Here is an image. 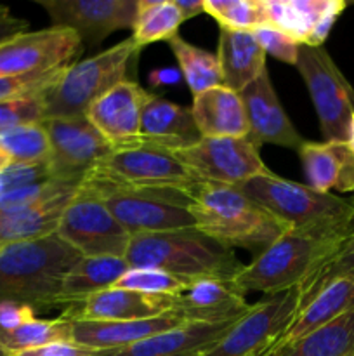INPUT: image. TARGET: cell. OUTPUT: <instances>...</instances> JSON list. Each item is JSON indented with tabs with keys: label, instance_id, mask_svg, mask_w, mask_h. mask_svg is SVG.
Returning a JSON list of instances; mask_svg holds the SVG:
<instances>
[{
	"label": "cell",
	"instance_id": "obj_28",
	"mask_svg": "<svg viewBox=\"0 0 354 356\" xmlns=\"http://www.w3.org/2000/svg\"><path fill=\"white\" fill-rule=\"evenodd\" d=\"M127 271L128 264L124 257H80L62 278L59 308L65 312L97 292L111 289Z\"/></svg>",
	"mask_w": 354,
	"mask_h": 356
},
{
	"label": "cell",
	"instance_id": "obj_31",
	"mask_svg": "<svg viewBox=\"0 0 354 356\" xmlns=\"http://www.w3.org/2000/svg\"><path fill=\"white\" fill-rule=\"evenodd\" d=\"M184 17L174 0H137L132 40L137 49L179 35Z\"/></svg>",
	"mask_w": 354,
	"mask_h": 356
},
{
	"label": "cell",
	"instance_id": "obj_42",
	"mask_svg": "<svg viewBox=\"0 0 354 356\" xmlns=\"http://www.w3.org/2000/svg\"><path fill=\"white\" fill-rule=\"evenodd\" d=\"M10 356H94V351L85 346H80L73 341H65V343H52L47 346L21 351V353Z\"/></svg>",
	"mask_w": 354,
	"mask_h": 356
},
{
	"label": "cell",
	"instance_id": "obj_21",
	"mask_svg": "<svg viewBox=\"0 0 354 356\" xmlns=\"http://www.w3.org/2000/svg\"><path fill=\"white\" fill-rule=\"evenodd\" d=\"M235 322L184 323L130 346L94 351V356H203L229 332Z\"/></svg>",
	"mask_w": 354,
	"mask_h": 356
},
{
	"label": "cell",
	"instance_id": "obj_37",
	"mask_svg": "<svg viewBox=\"0 0 354 356\" xmlns=\"http://www.w3.org/2000/svg\"><path fill=\"white\" fill-rule=\"evenodd\" d=\"M187 282L174 277L162 270H153V268H128L127 273L113 285L115 289H125V291L141 292L148 296H169L177 298L184 289L187 287Z\"/></svg>",
	"mask_w": 354,
	"mask_h": 356
},
{
	"label": "cell",
	"instance_id": "obj_35",
	"mask_svg": "<svg viewBox=\"0 0 354 356\" xmlns=\"http://www.w3.org/2000/svg\"><path fill=\"white\" fill-rule=\"evenodd\" d=\"M351 202L354 205V198ZM340 278H353L354 280V229L340 243L339 249L325 263L319 264L314 273L304 284L298 285V292H301V308L298 309L311 302V299L316 298L326 285L340 280Z\"/></svg>",
	"mask_w": 354,
	"mask_h": 356
},
{
	"label": "cell",
	"instance_id": "obj_50",
	"mask_svg": "<svg viewBox=\"0 0 354 356\" xmlns=\"http://www.w3.org/2000/svg\"><path fill=\"white\" fill-rule=\"evenodd\" d=\"M0 250H2V245H0Z\"/></svg>",
	"mask_w": 354,
	"mask_h": 356
},
{
	"label": "cell",
	"instance_id": "obj_22",
	"mask_svg": "<svg viewBox=\"0 0 354 356\" xmlns=\"http://www.w3.org/2000/svg\"><path fill=\"white\" fill-rule=\"evenodd\" d=\"M73 323V343L92 351L117 350L142 339L187 323L179 313L169 312L153 318L125 320V322H78Z\"/></svg>",
	"mask_w": 354,
	"mask_h": 356
},
{
	"label": "cell",
	"instance_id": "obj_23",
	"mask_svg": "<svg viewBox=\"0 0 354 356\" xmlns=\"http://www.w3.org/2000/svg\"><path fill=\"white\" fill-rule=\"evenodd\" d=\"M307 186L330 193H354V152L347 141H304L297 149Z\"/></svg>",
	"mask_w": 354,
	"mask_h": 356
},
{
	"label": "cell",
	"instance_id": "obj_34",
	"mask_svg": "<svg viewBox=\"0 0 354 356\" xmlns=\"http://www.w3.org/2000/svg\"><path fill=\"white\" fill-rule=\"evenodd\" d=\"M0 149L12 163H44L51 156V143L42 124L19 125L0 132Z\"/></svg>",
	"mask_w": 354,
	"mask_h": 356
},
{
	"label": "cell",
	"instance_id": "obj_36",
	"mask_svg": "<svg viewBox=\"0 0 354 356\" xmlns=\"http://www.w3.org/2000/svg\"><path fill=\"white\" fill-rule=\"evenodd\" d=\"M203 13L226 30L253 31L267 24L264 0H205Z\"/></svg>",
	"mask_w": 354,
	"mask_h": 356
},
{
	"label": "cell",
	"instance_id": "obj_19",
	"mask_svg": "<svg viewBox=\"0 0 354 356\" xmlns=\"http://www.w3.org/2000/svg\"><path fill=\"white\" fill-rule=\"evenodd\" d=\"M174 299L169 296H148L125 289H106L90 296L80 305L69 306L61 316L78 322H125L142 320L174 312Z\"/></svg>",
	"mask_w": 354,
	"mask_h": 356
},
{
	"label": "cell",
	"instance_id": "obj_45",
	"mask_svg": "<svg viewBox=\"0 0 354 356\" xmlns=\"http://www.w3.org/2000/svg\"><path fill=\"white\" fill-rule=\"evenodd\" d=\"M149 83L155 87H169V86H177L183 79V73L180 70L174 68V66H165V68H156L149 73Z\"/></svg>",
	"mask_w": 354,
	"mask_h": 356
},
{
	"label": "cell",
	"instance_id": "obj_27",
	"mask_svg": "<svg viewBox=\"0 0 354 356\" xmlns=\"http://www.w3.org/2000/svg\"><path fill=\"white\" fill-rule=\"evenodd\" d=\"M217 59L221 65L222 86L238 94L266 70V52L252 31L221 28Z\"/></svg>",
	"mask_w": 354,
	"mask_h": 356
},
{
	"label": "cell",
	"instance_id": "obj_12",
	"mask_svg": "<svg viewBox=\"0 0 354 356\" xmlns=\"http://www.w3.org/2000/svg\"><path fill=\"white\" fill-rule=\"evenodd\" d=\"M174 155L200 183L238 188L259 174L269 172L259 148L246 138H201L196 145Z\"/></svg>",
	"mask_w": 354,
	"mask_h": 356
},
{
	"label": "cell",
	"instance_id": "obj_26",
	"mask_svg": "<svg viewBox=\"0 0 354 356\" xmlns=\"http://www.w3.org/2000/svg\"><path fill=\"white\" fill-rule=\"evenodd\" d=\"M80 186L66 190L42 204L14 212H0V245L31 242L56 235L62 212L75 198Z\"/></svg>",
	"mask_w": 354,
	"mask_h": 356
},
{
	"label": "cell",
	"instance_id": "obj_14",
	"mask_svg": "<svg viewBox=\"0 0 354 356\" xmlns=\"http://www.w3.org/2000/svg\"><path fill=\"white\" fill-rule=\"evenodd\" d=\"M78 52H82V40L69 28L24 31L0 44V76L62 68Z\"/></svg>",
	"mask_w": 354,
	"mask_h": 356
},
{
	"label": "cell",
	"instance_id": "obj_5",
	"mask_svg": "<svg viewBox=\"0 0 354 356\" xmlns=\"http://www.w3.org/2000/svg\"><path fill=\"white\" fill-rule=\"evenodd\" d=\"M344 236L326 232L287 229L276 242L243 266L233 285L243 296L262 292L271 296L304 284L344 242Z\"/></svg>",
	"mask_w": 354,
	"mask_h": 356
},
{
	"label": "cell",
	"instance_id": "obj_38",
	"mask_svg": "<svg viewBox=\"0 0 354 356\" xmlns=\"http://www.w3.org/2000/svg\"><path fill=\"white\" fill-rule=\"evenodd\" d=\"M62 68L49 70L44 73H26V75L0 76V101L19 99V97L44 96L62 75Z\"/></svg>",
	"mask_w": 354,
	"mask_h": 356
},
{
	"label": "cell",
	"instance_id": "obj_40",
	"mask_svg": "<svg viewBox=\"0 0 354 356\" xmlns=\"http://www.w3.org/2000/svg\"><path fill=\"white\" fill-rule=\"evenodd\" d=\"M252 33L266 54L273 56L274 59H278L281 63H287V65H297L301 45L290 35L271 26V24H262V26L255 28Z\"/></svg>",
	"mask_w": 354,
	"mask_h": 356
},
{
	"label": "cell",
	"instance_id": "obj_48",
	"mask_svg": "<svg viewBox=\"0 0 354 356\" xmlns=\"http://www.w3.org/2000/svg\"><path fill=\"white\" fill-rule=\"evenodd\" d=\"M347 143H349V146H351V148H353V152H354V115H353V118H351L349 138H347Z\"/></svg>",
	"mask_w": 354,
	"mask_h": 356
},
{
	"label": "cell",
	"instance_id": "obj_46",
	"mask_svg": "<svg viewBox=\"0 0 354 356\" xmlns=\"http://www.w3.org/2000/svg\"><path fill=\"white\" fill-rule=\"evenodd\" d=\"M174 2H176L177 9L180 10V14H183L184 21L191 19V17L203 13L205 0H174Z\"/></svg>",
	"mask_w": 354,
	"mask_h": 356
},
{
	"label": "cell",
	"instance_id": "obj_1",
	"mask_svg": "<svg viewBox=\"0 0 354 356\" xmlns=\"http://www.w3.org/2000/svg\"><path fill=\"white\" fill-rule=\"evenodd\" d=\"M187 197L194 228L228 249L260 254L290 229L235 186L196 183Z\"/></svg>",
	"mask_w": 354,
	"mask_h": 356
},
{
	"label": "cell",
	"instance_id": "obj_11",
	"mask_svg": "<svg viewBox=\"0 0 354 356\" xmlns=\"http://www.w3.org/2000/svg\"><path fill=\"white\" fill-rule=\"evenodd\" d=\"M56 236L82 257H125L132 238L103 200L82 184L62 212Z\"/></svg>",
	"mask_w": 354,
	"mask_h": 356
},
{
	"label": "cell",
	"instance_id": "obj_18",
	"mask_svg": "<svg viewBox=\"0 0 354 356\" xmlns=\"http://www.w3.org/2000/svg\"><path fill=\"white\" fill-rule=\"evenodd\" d=\"M267 24L290 35L298 45L323 47L347 7L344 0H264Z\"/></svg>",
	"mask_w": 354,
	"mask_h": 356
},
{
	"label": "cell",
	"instance_id": "obj_44",
	"mask_svg": "<svg viewBox=\"0 0 354 356\" xmlns=\"http://www.w3.org/2000/svg\"><path fill=\"white\" fill-rule=\"evenodd\" d=\"M28 28V21L10 16V10L6 6H0V44L16 35L24 33Z\"/></svg>",
	"mask_w": 354,
	"mask_h": 356
},
{
	"label": "cell",
	"instance_id": "obj_16",
	"mask_svg": "<svg viewBox=\"0 0 354 356\" xmlns=\"http://www.w3.org/2000/svg\"><path fill=\"white\" fill-rule=\"evenodd\" d=\"M153 94L134 80H124L87 110V120L103 134L113 149L139 145L141 120Z\"/></svg>",
	"mask_w": 354,
	"mask_h": 356
},
{
	"label": "cell",
	"instance_id": "obj_15",
	"mask_svg": "<svg viewBox=\"0 0 354 356\" xmlns=\"http://www.w3.org/2000/svg\"><path fill=\"white\" fill-rule=\"evenodd\" d=\"M52 26L69 28L89 49L118 30H132L137 0H38Z\"/></svg>",
	"mask_w": 354,
	"mask_h": 356
},
{
	"label": "cell",
	"instance_id": "obj_9",
	"mask_svg": "<svg viewBox=\"0 0 354 356\" xmlns=\"http://www.w3.org/2000/svg\"><path fill=\"white\" fill-rule=\"evenodd\" d=\"M301 308L298 287L266 296L203 356H273Z\"/></svg>",
	"mask_w": 354,
	"mask_h": 356
},
{
	"label": "cell",
	"instance_id": "obj_6",
	"mask_svg": "<svg viewBox=\"0 0 354 356\" xmlns=\"http://www.w3.org/2000/svg\"><path fill=\"white\" fill-rule=\"evenodd\" d=\"M141 49L130 37L96 56L68 65L58 82L42 96L45 118L85 117L94 101L128 80V68Z\"/></svg>",
	"mask_w": 354,
	"mask_h": 356
},
{
	"label": "cell",
	"instance_id": "obj_47",
	"mask_svg": "<svg viewBox=\"0 0 354 356\" xmlns=\"http://www.w3.org/2000/svg\"><path fill=\"white\" fill-rule=\"evenodd\" d=\"M10 163H12V162H10L9 156H7L6 153H3L2 149H0V172H2L3 169H7V167H9Z\"/></svg>",
	"mask_w": 354,
	"mask_h": 356
},
{
	"label": "cell",
	"instance_id": "obj_13",
	"mask_svg": "<svg viewBox=\"0 0 354 356\" xmlns=\"http://www.w3.org/2000/svg\"><path fill=\"white\" fill-rule=\"evenodd\" d=\"M42 125L51 143L49 169L54 179L83 181L97 163L113 153V146L87 117L45 118Z\"/></svg>",
	"mask_w": 354,
	"mask_h": 356
},
{
	"label": "cell",
	"instance_id": "obj_25",
	"mask_svg": "<svg viewBox=\"0 0 354 356\" xmlns=\"http://www.w3.org/2000/svg\"><path fill=\"white\" fill-rule=\"evenodd\" d=\"M201 138H246L248 120L238 92L217 86L198 94L191 106Z\"/></svg>",
	"mask_w": 354,
	"mask_h": 356
},
{
	"label": "cell",
	"instance_id": "obj_3",
	"mask_svg": "<svg viewBox=\"0 0 354 356\" xmlns=\"http://www.w3.org/2000/svg\"><path fill=\"white\" fill-rule=\"evenodd\" d=\"M80 257L56 235L3 245L0 250V305L17 302L37 313L59 308L62 278Z\"/></svg>",
	"mask_w": 354,
	"mask_h": 356
},
{
	"label": "cell",
	"instance_id": "obj_2",
	"mask_svg": "<svg viewBox=\"0 0 354 356\" xmlns=\"http://www.w3.org/2000/svg\"><path fill=\"white\" fill-rule=\"evenodd\" d=\"M124 259L128 268L162 270L187 284L205 278L231 282L245 266L235 250L196 228L134 235Z\"/></svg>",
	"mask_w": 354,
	"mask_h": 356
},
{
	"label": "cell",
	"instance_id": "obj_17",
	"mask_svg": "<svg viewBox=\"0 0 354 356\" xmlns=\"http://www.w3.org/2000/svg\"><path fill=\"white\" fill-rule=\"evenodd\" d=\"M248 120V139L259 148L262 145H276L298 149L305 141L281 106L278 94L271 83L267 68L239 92Z\"/></svg>",
	"mask_w": 354,
	"mask_h": 356
},
{
	"label": "cell",
	"instance_id": "obj_49",
	"mask_svg": "<svg viewBox=\"0 0 354 356\" xmlns=\"http://www.w3.org/2000/svg\"><path fill=\"white\" fill-rule=\"evenodd\" d=\"M0 356H9V355H7V353H6V351H3V350H2V348H0Z\"/></svg>",
	"mask_w": 354,
	"mask_h": 356
},
{
	"label": "cell",
	"instance_id": "obj_8",
	"mask_svg": "<svg viewBox=\"0 0 354 356\" xmlns=\"http://www.w3.org/2000/svg\"><path fill=\"white\" fill-rule=\"evenodd\" d=\"M83 183L101 188L144 190V188H183L200 183L169 149L151 145L113 149L97 163Z\"/></svg>",
	"mask_w": 354,
	"mask_h": 356
},
{
	"label": "cell",
	"instance_id": "obj_10",
	"mask_svg": "<svg viewBox=\"0 0 354 356\" xmlns=\"http://www.w3.org/2000/svg\"><path fill=\"white\" fill-rule=\"evenodd\" d=\"M298 73L307 86L325 141H347L354 115V89L325 47L301 45Z\"/></svg>",
	"mask_w": 354,
	"mask_h": 356
},
{
	"label": "cell",
	"instance_id": "obj_4",
	"mask_svg": "<svg viewBox=\"0 0 354 356\" xmlns=\"http://www.w3.org/2000/svg\"><path fill=\"white\" fill-rule=\"evenodd\" d=\"M290 229L326 232L344 238L354 229V205L332 193H321L269 170L238 186Z\"/></svg>",
	"mask_w": 354,
	"mask_h": 356
},
{
	"label": "cell",
	"instance_id": "obj_41",
	"mask_svg": "<svg viewBox=\"0 0 354 356\" xmlns=\"http://www.w3.org/2000/svg\"><path fill=\"white\" fill-rule=\"evenodd\" d=\"M54 179L49 169V162L44 163H10L0 172V197L30 184L45 183Z\"/></svg>",
	"mask_w": 354,
	"mask_h": 356
},
{
	"label": "cell",
	"instance_id": "obj_39",
	"mask_svg": "<svg viewBox=\"0 0 354 356\" xmlns=\"http://www.w3.org/2000/svg\"><path fill=\"white\" fill-rule=\"evenodd\" d=\"M44 120L45 108L42 96L0 101V132L19 125L42 124Z\"/></svg>",
	"mask_w": 354,
	"mask_h": 356
},
{
	"label": "cell",
	"instance_id": "obj_24",
	"mask_svg": "<svg viewBox=\"0 0 354 356\" xmlns=\"http://www.w3.org/2000/svg\"><path fill=\"white\" fill-rule=\"evenodd\" d=\"M201 139L191 108L167 101L153 94L146 104L141 120L142 145L158 146L169 152H179L196 145Z\"/></svg>",
	"mask_w": 354,
	"mask_h": 356
},
{
	"label": "cell",
	"instance_id": "obj_33",
	"mask_svg": "<svg viewBox=\"0 0 354 356\" xmlns=\"http://www.w3.org/2000/svg\"><path fill=\"white\" fill-rule=\"evenodd\" d=\"M65 341H73V323L65 316L54 320L35 316L17 329L0 330V348L9 356Z\"/></svg>",
	"mask_w": 354,
	"mask_h": 356
},
{
	"label": "cell",
	"instance_id": "obj_7",
	"mask_svg": "<svg viewBox=\"0 0 354 356\" xmlns=\"http://www.w3.org/2000/svg\"><path fill=\"white\" fill-rule=\"evenodd\" d=\"M82 186L103 200L108 211L130 236L194 228L189 197L187 190L183 188L120 190L90 186L83 181Z\"/></svg>",
	"mask_w": 354,
	"mask_h": 356
},
{
	"label": "cell",
	"instance_id": "obj_29",
	"mask_svg": "<svg viewBox=\"0 0 354 356\" xmlns=\"http://www.w3.org/2000/svg\"><path fill=\"white\" fill-rule=\"evenodd\" d=\"M351 309H354L353 278H340V280L332 282L316 298H312L311 302H307L304 308L298 309L295 322L292 323V327L288 329L287 336L283 337L278 350L297 343L302 337L321 329L326 323L346 315Z\"/></svg>",
	"mask_w": 354,
	"mask_h": 356
},
{
	"label": "cell",
	"instance_id": "obj_30",
	"mask_svg": "<svg viewBox=\"0 0 354 356\" xmlns=\"http://www.w3.org/2000/svg\"><path fill=\"white\" fill-rule=\"evenodd\" d=\"M273 356H354V309Z\"/></svg>",
	"mask_w": 354,
	"mask_h": 356
},
{
	"label": "cell",
	"instance_id": "obj_32",
	"mask_svg": "<svg viewBox=\"0 0 354 356\" xmlns=\"http://www.w3.org/2000/svg\"><path fill=\"white\" fill-rule=\"evenodd\" d=\"M167 44L176 56L184 82L187 83L193 96L222 86V73L217 54H212L210 51L189 44L180 35L172 37Z\"/></svg>",
	"mask_w": 354,
	"mask_h": 356
},
{
	"label": "cell",
	"instance_id": "obj_20",
	"mask_svg": "<svg viewBox=\"0 0 354 356\" xmlns=\"http://www.w3.org/2000/svg\"><path fill=\"white\" fill-rule=\"evenodd\" d=\"M245 296L236 291L233 282L205 278L191 282L176 299L174 312L187 323H222L239 320L250 312Z\"/></svg>",
	"mask_w": 354,
	"mask_h": 356
},
{
	"label": "cell",
	"instance_id": "obj_43",
	"mask_svg": "<svg viewBox=\"0 0 354 356\" xmlns=\"http://www.w3.org/2000/svg\"><path fill=\"white\" fill-rule=\"evenodd\" d=\"M37 312L30 306L17 302H2L0 305V330H12L23 325L28 320L35 318Z\"/></svg>",
	"mask_w": 354,
	"mask_h": 356
}]
</instances>
